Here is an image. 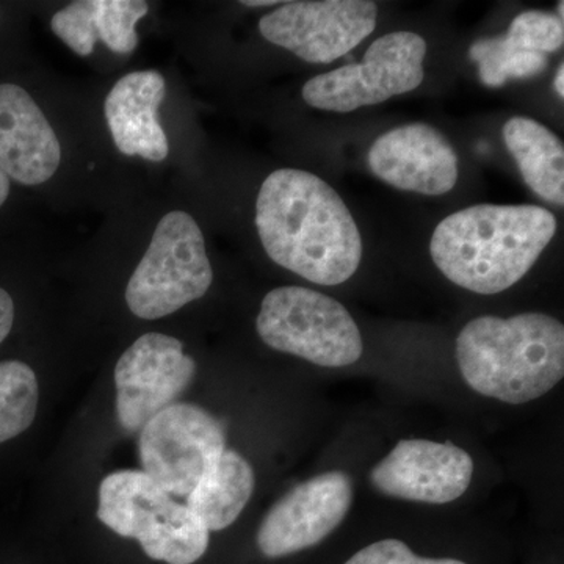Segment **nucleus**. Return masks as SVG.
I'll return each instance as SVG.
<instances>
[{"instance_id": "nucleus-16", "label": "nucleus", "mask_w": 564, "mask_h": 564, "mask_svg": "<svg viewBox=\"0 0 564 564\" xmlns=\"http://www.w3.org/2000/svg\"><path fill=\"white\" fill-rule=\"evenodd\" d=\"M503 141L525 184L555 206L564 204V147L551 129L533 118L505 122Z\"/></svg>"}, {"instance_id": "nucleus-17", "label": "nucleus", "mask_w": 564, "mask_h": 564, "mask_svg": "<svg viewBox=\"0 0 564 564\" xmlns=\"http://www.w3.org/2000/svg\"><path fill=\"white\" fill-rule=\"evenodd\" d=\"M251 464L234 451L223 452L187 497V507L209 532H220L237 521L254 492Z\"/></svg>"}, {"instance_id": "nucleus-6", "label": "nucleus", "mask_w": 564, "mask_h": 564, "mask_svg": "<svg viewBox=\"0 0 564 564\" xmlns=\"http://www.w3.org/2000/svg\"><path fill=\"white\" fill-rule=\"evenodd\" d=\"M263 344L322 367L358 362L364 345L347 307L325 293L285 285L267 293L256 321Z\"/></svg>"}, {"instance_id": "nucleus-4", "label": "nucleus", "mask_w": 564, "mask_h": 564, "mask_svg": "<svg viewBox=\"0 0 564 564\" xmlns=\"http://www.w3.org/2000/svg\"><path fill=\"white\" fill-rule=\"evenodd\" d=\"M98 518L120 536L139 541L155 562L193 564L209 547L210 532L202 519L141 470L104 478Z\"/></svg>"}, {"instance_id": "nucleus-1", "label": "nucleus", "mask_w": 564, "mask_h": 564, "mask_svg": "<svg viewBox=\"0 0 564 564\" xmlns=\"http://www.w3.org/2000/svg\"><path fill=\"white\" fill-rule=\"evenodd\" d=\"M256 228L274 263L304 280L339 285L362 258L358 225L328 182L303 170H276L256 202Z\"/></svg>"}, {"instance_id": "nucleus-22", "label": "nucleus", "mask_w": 564, "mask_h": 564, "mask_svg": "<svg viewBox=\"0 0 564 564\" xmlns=\"http://www.w3.org/2000/svg\"><path fill=\"white\" fill-rule=\"evenodd\" d=\"M51 28L55 35L68 44L80 57H88L95 51L98 32L95 25L93 0L69 3L52 17Z\"/></svg>"}, {"instance_id": "nucleus-7", "label": "nucleus", "mask_w": 564, "mask_h": 564, "mask_svg": "<svg viewBox=\"0 0 564 564\" xmlns=\"http://www.w3.org/2000/svg\"><path fill=\"white\" fill-rule=\"evenodd\" d=\"M426 43L414 32H392L370 44L364 61L307 80L303 99L318 110L348 111L377 106L421 87Z\"/></svg>"}, {"instance_id": "nucleus-8", "label": "nucleus", "mask_w": 564, "mask_h": 564, "mask_svg": "<svg viewBox=\"0 0 564 564\" xmlns=\"http://www.w3.org/2000/svg\"><path fill=\"white\" fill-rule=\"evenodd\" d=\"M225 447L223 423L192 403L172 404L140 430L143 473L173 497H188Z\"/></svg>"}, {"instance_id": "nucleus-15", "label": "nucleus", "mask_w": 564, "mask_h": 564, "mask_svg": "<svg viewBox=\"0 0 564 564\" xmlns=\"http://www.w3.org/2000/svg\"><path fill=\"white\" fill-rule=\"evenodd\" d=\"M165 95V79L158 70H135L113 85L104 111L118 151L150 162L169 158V139L158 118Z\"/></svg>"}, {"instance_id": "nucleus-23", "label": "nucleus", "mask_w": 564, "mask_h": 564, "mask_svg": "<svg viewBox=\"0 0 564 564\" xmlns=\"http://www.w3.org/2000/svg\"><path fill=\"white\" fill-rule=\"evenodd\" d=\"M419 556L403 541H377L356 552L345 564H417Z\"/></svg>"}, {"instance_id": "nucleus-12", "label": "nucleus", "mask_w": 564, "mask_h": 564, "mask_svg": "<svg viewBox=\"0 0 564 564\" xmlns=\"http://www.w3.org/2000/svg\"><path fill=\"white\" fill-rule=\"evenodd\" d=\"M473 475V456L458 445L403 440L370 470V484L397 499L443 505L459 499Z\"/></svg>"}, {"instance_id": "nucleus-28", "label": "nucleus", "mask_w": 564, "mask_h": 564, "mask_svg": "<svg viewBox=\"0 0 564 564\" xmlns=\"http://www.w3.org/2000/svg\"><path fill=\"white\" fill-rule=\"evenodd\" d=\"M245 7H269V6H276L278 2H274V0H243Z\"/></svg>"}, {"instance_id": "nucleus-5", "label": "nucleus", "mask_w": 564, "mask_h": 564, "mask_svg": "<svg viewBox=\"0 0 564 564\" xmlns=\"http://www.w3.org/2000/svg\"><path fill=\"white\" fill-rule=\"evenodd\" d=\"M214 272L198 223L182 210L159 221L150 248L126 289V303L143 321L172 315L185 304L203 299Z\"/></svg>"}, {"instance_id": "nucleus-11", "label": "nucleus", "mask_w": 564, "mask_h": 564, "mask_svg": "<svg viewBox=\"0 0 564 564\" xmlns=\"http://www.w3.org/2000/svg\"><path fill=\"white\" fill-rule=\"evenodd\" d=\"M351 478L340 470L303 481L273 505L258 530V547L269 558H281L322 543L348 514Z\"/></svg>"}, {"instance_id": "nucleus-24", "label": "nucleus", "mask_w": 564, "mask_h": 564, "mask_svg": "<svg viewBox=\"0 0 564 564\" xmlns=\"http://www.w3.org/2000/svg\"><path fill=\"white\" fill-rule=\"evenodd\" d=\"M14 322V303L10 293L0 289V344L7 339Z\"/></svg>"}, {"instance_id": "nucleus-21", "label": "nucleus", "mask_w": 564, "mask_h": 564, "mask_svg": "<svg viewBox=\"0 0 564 564\" xmlns=\"http://www.w3.org/2000/svg\"><path fill=\"white\" fill-rule=\"evenodd\" d=\"M500 40L511 51L547 55L563 47V20H560L558 14L547 11H524L514 18L507 33L500 35Z\"/></svg>"}, {"instance_id": "nucleus-19", "label": "nucleus", "mask_w": 564, "mask_h": 564, "mask_svg": "<svg viewBox=\"0 0 564 564\" xmlns=\"http://www.w3.org/2000/svg\"><path fill=\"white\" fill-rule=\"evenodd\" d=\"M469 55L477 62L481 84L491 88L503 87L511 79H530L549 65L547 55L508 50L500 36L475 41Z\"/></svg>"}, {"instance_id": "nucleus-13", "label": "nucleus", "mask_w": 564, "mask_h": 564, "mask_svg": "<svg viewBox=\"0 0 564 564\" xmlns=\"http://www.w3.org/2000/svg\"><path fill=\"white\" fill-rule=\"evenodd\" d=\"M378 180L403 192L441 196L458 182V154L443 132L411 122L378 137L367 155Z\"/></svg>"}, {"instance_id": "nucleus-26", "label": "nucleus", "mask_w": 564, "mask_h": 564, "mask_svg": "<svg viewBox=\"0 0 564 564\" xmlns=\"http://www.w3.org/2000/svg\"><path fill=\"white\" fill-rule=\"evenodd\" d=\"M417 564H467L462 560L455 558H425V556H419Z\"/></svg>"}, {"instance_id": "nucleus-10", "label": "nucleus", "mask_w": 564, "mask_h": 564, "mask_svg": "<svg viewBox=\"0 0 564 564\" xmlns=\"http://www.w3.org/2000/svg\"><path fill=\"white\" fill-rule=\"evenodd\" d=\"M195 361L173 336L148 333L115 367L117 415L126 432H140L154 415L176 403L195 377Z\"/></svg>"}, {"instance_id": "nucleus-18", "label": "nucleus", "mask_w": 564, "mask_h": 564, "mask_svg": "<svg viewBox=\"0 0 564 564\" xmlns=\"http://www.w3.org/2000/svg\"><path fill=\"white\" fill-rule=\"evenodd\" d=\"M40 388L32 367L0 362V444L31 429L39 410Z\"/></svg>"}, {"instance_id": "nucleus-20", "label": "nucleus", "mask_w": 564, "mask_h": 564, "mask_svg": "<svg viewBox=\"0 0 564 564\" xmlns=\"http://www.w3.org/2000/svg\"><path fill=\"white\" fill-rule=\"evenodd\" d=\"M98 39L117 54H131L139 44L135 24L150 7L141 0H93Z\"/></svg>"}, {"instance_id": "nucleus-27", "label": "nucleus", "mask_w": 564, "mask_h": 564, "mask_svg": "<svg viewBox=\"0 0 564 564\" xmlns=\"http://www.w3.org/2000/svg\"><path fill=\"white\" fill-rule=\"evenodd\" d=\"M564 65H560L558 74L555 77V90L558 93L560 98H564Z\"/></svg>"}, {"instance_id": "nucleus-25", "label": "nucleus", "mask_w": 564, "mask_h": 564, "mask_svg": "<svg viewBox=\"0 0 564 564\" xmlns=\"http://www.w3.org/2000/svg\"><path fill=\"white\" fill-rule=\"evenodd\" d=\"M10 195V180L2 172H0V207L7 202Z\"/></svg>"}, {"instance_id": "nucleus-29", "label": "nucleus", "mask_w": 564, "mask_h": 564, "mask_svg": "<svg viewBox=\"0 0 564 564\" xmlns=\"http://www.w3.org/2000/svg\"><path fill=\"white\" fill-rule=\"evenodd\" d=\"M563 11H564V3L563 2H560L558 3V18L560 20H563Z\"/></svg>"}, {"instance_id": "nucleus-9", "label": "nucleus", "mask_w": 564, "mask_h": 564, "mask_svg": "<svg viewBox=\"0 0 564 564\" xmlns=\"http://www.w3.org/2000/svg\"><path fill=\"white\" fill-rule=\"evenodd\" d=\"M378 6L369 0H303L282 3L259 21L263 39L310 63L344 57L377 28Z\"/></svg>"}, {"instance_id": "nucleus-3", "label": "nucleus", "mask_w": 564, "mask_h": 564, "mask_svg": "<svg viewBox=\"0 0 564 564\" xmlns=\"http://www.w3.org/2000/svg\"><path fill=\"white\" fill-rule=\"evenodd\" d=\"M464 381L503 403L524 404L551 392L564 377V326L547 314L474 318L456 339Z\"/></svg>"}, {"instance_id": "nucleus-2", "label": "nucleus", "mask_w": 564, "mask_h": 564, "mask_svg": "<svg viewBox=\"0 0 564 564\" xmlns=\"http://www.w3.org/2000/svg\"><path fill=\"white\" fill-rule=\"evenodd\" d=\"M555 232V215L544 207L478 204L444 218L430 252L454 284L496 295L529 273Z\"/></svg>"}, {"instance_id": "nucleus-14", "label": "nucleus", "mask_w": 564, "mask_h": 564, "mask_svg": "<svg viewBox=\"0 0 564 564\" xmlns=\"http://www.w3.org/2000/svg\"><path fill=\"white\" fill-rule=\"evenodd\" d=\"M61 161V141L32 96L0 84V172L22 185H40L57 173Z\"/></svg>"}]
</instances>
